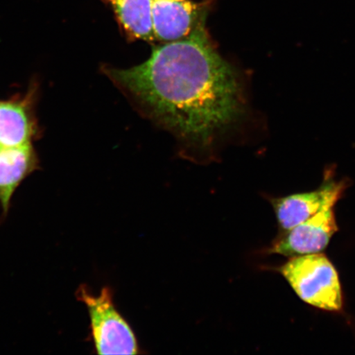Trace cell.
Wrapping results in <instances>:
<instances>
[{"mask_svg": "<svg viewBox=\"0 0 355 355\" xmlns=\"http://www.w3.org/2000/svg\"><path fill=\"white\" fill-rule=\"evenodd\" d=\"M205 22L189 37L155 48L144 63L109 71L153 117L198 145L209 144L244 110L238 74L212 46Z\"/></svg>", "mask_w": 355, "mask_h": 355, "instance_id": "1", "label": "cell"}, {"mask_svg": "<svg viewBox=\"0 0 355 355\" xmlns=\"http://www.w3.org/2000/svg\"><path fill=\"white\" fill-rule=\"evenodd\" d=\"M277 270L304 303L328 312L343 309L338 272L322 252L293 257Z\"/></svg>", "mask_w": 355, "mask_h": 355, "instance_id": "2", "label": "cell"}, {"mask_svg": "<svg viewBox=\"0 0 355 355\" xmlns=\"http://www.w3.org/2000/svg\"><path fill=\"white\" fill-rule=\"evenodd\" d=\"M91 321L93 343L98 354H137L139 345L130 324L115 308L112 291L102 288L93 295L86 287L78 291Z\"/></svg>", "mask_w": 355, "mask_h": 355, "instance_id": "3", "label": "cell"}, {"mask_svg": "<svg viewBox=\"0 0 355 355\" xmlns=\"http://www.w3.org/2000/svg\"><path fill=\"white\" fill-rule=\"evenodd\" d=\"M335 175L334 168L328 167L317 189L269 199L283 232L294 228L327 207L336 206L349 183L347 180H336Z\"/></svg>", "mask_w": 355, "mask_h": 355, "instance_id": "4", "label": "cell"}, {"mask_svg": "<svg viewBox=\"0 0 355 355\" xmlns=\"http://www.w3.org/2000/svg\"><path fill=\"white\" fill-rule=\"evenodd\" d=\"M334 207H327L294 228L283 232L266 252L291 257L320 254L338 232Z\"/></svg>", "mask_w": 355, "mask_h": 355, "instance_id": "5", "label": "cell"}, {"mask_svg": "<svg viewBox=\"0 0 355 355\" xmlns=\"http://www.w3.org/2000/svg\"><path fill=\"white\" fill-rule=\"evenodd\" d=\"M155 39L166 42L184 39L206 21L203 4L191 0H150Z\"/></svg>", "mask_w": 355, "mask_h": 355, "instance_id": "6", "label": "cell"}, {"mask_svg": "<svg viewBox=\"0 0 355 355\" xmlns=\"http://www.w3.org/2000/svg\"><path fill=\"white\" fill-rule=\"evenodd\" d=\"M37 166V158L30 144L0 148V204L7 212L11 198L22 180Z\"/></svg>", "mask_w": 355, "mask_h": 355, "instance_id": "7", "label": "cell"}, {"mask_svg": "<svg viewBox=\"0 0 355 355\" xmlns=\"http://www.w3.org/2000/svg\"><path fill=\"white\" fill-rule=\"evenodd\" d=\"M119 24L131 37L155 40L150 0H109Z\"/></svg>", "mask_w": 355, "mask_h": 355, "instance_id": "8", "label": "cell"}, {"mask_svg": "<svg viewBox=\"0 0 355 355\" xmlns=\"http://www.w3.org/2000/svg\"><path fill=\"white\" fill-rule=\"evenodd\" d=\"M33 124L20 104L0 101V148L30 144Z\"/></svg>", "mask_w": 355, "mask_h": 355, "instance_id": "9", "label": "cell"}]
</instances>
